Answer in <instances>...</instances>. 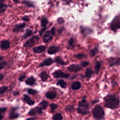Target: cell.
Wrapping results in <instances>:
<instances>
[{
  "instance_id": "obj_1",
  "label": "cell",
  "mask_w": 120,
  "mask_h": 120,
  "mask_svg": "<svg viewBox=\"0 0 120 120\" xmlns=\"http://www.w3.org/2000/svg\"><path fill=\"white\" fill-rule=\"evenodd\" d=\"M105 101V106L107 108L113 109L117 106L119 104V100L114 95H107L104 98Z\"/></svg>"
},
{
  "instance_id": "obj_2",
  "label": "cell",
  "mask_w": 120,
  "mask_h": 120,
  "mask_svg": "<svg viewBox=\"0 0 120 120\" xmlns=\"http://www.w3.org/2000/svg\"><path fill=\"white\" fill-rule=\"evenodd\" d=\"M89 105L86 101V97H84L78 103L77 108L78 112L82 114H86L88 113Z\"/></svg>"
},
{
  "instance_id": "obj_3",
  "label": "cell",
  "mask_w": 120,
  "mask_h": 120,
  "mask_svg": "<svg viewBox=\"0 0 120 120\" xmlns=\"http://www.w3.org/2000/svg\"><path fill=\"white\" fill-rule=\"evenodd\" d=\"M93 117L97 120H101L104 117V111L102 107L99 105H96L92 110Z\"/></svg>"
},
{
  "instance_id": "obj_4",
  "label": "cell",
  "mask_w": 120,
  "mask_h": 120,
  "mask_svg": "<svg viewBox=\"0 0 120 120\" xmlns=\"http://www.w3.org/2000/svg\"><path fill=\"white\" fill-rule=\"evenodd\" d=\"M55 34V29L52 28L51 30L47 31L43 37V40L45 43H48L52 41Z\"/></svg>"
},
{
  "instance_id": "obj_5",
  "label": "cell",
  "mask_w": 120,
  "mask_h": 120,
  "mask_svg": "<svg viewBox=\"0 0 120 120\" xmlns=\"http://www.w3.org/2000/svg\"><path fill=\"white\" fill-rule=\"evenodd\" d=\"M52 75L54 78H68L69 77V75L65 73L60 70H57L55 71L53 73Z\"/></svg>"
},
{
  "instance_id": "obj_6",
  "label": "cell",
  "mask_w": 120,
  "mask_h": 120,
  "mask_svg": "<svg viewBox=\"0 0 120 120\" xmlns=\"http://www.w3.org/2000/svg\"><path fill=\"white\" fill-rule=\"evenodd\" d=\"M42 108L40 107H36L32 108L28 112V114L30 115H35L37 114H40L42 113Z\"/></svg>"
},
{
  "instance_id": "obj_7",
  "label": "cell",
  "mask_w": 120,
  "mask_h": 120,
  "mask_svg": "<svg viewBox=\"0 0 120 120\" xmlns=\"http://www.w3.org/2000/svg\"><path fill=\"white\" fill-rule=\"evenodd\" d=\"M38 40V38L37 36H33L32 38L28 40L24 45L25 47H30L32 46L36 41Z\"/></svg>"
},
{
  "instance_id": "obj_8",
  "label": "cell",
  "mask_w": 120,
  "mask_h": 120,
  "mask_svg": "<svg viewBox=\"0 0 120 120\" xmlns=\"http://www.w3.org/2000/svg\"><path fill=\"white\" fill-rule=\"evenodd\" d=\"M68 69L70 72H76L81 69V67L78 64H72L68 67Z\"/></svg>"
},
{
  "instance_id": "obj_9",
  "label": "cell",
  "mask_w": 120,
  "mask_h": 120,
  "mask_svg": "<svg viewBox=\"0 0 120 120\" xmlns=\"http://www.w3.org/2000/svg\"><path fill=\"white\" fill-rule=\"evenodd\" d=\"M53 62V60L51 58H48L45 59L39 65V67H42L44 66H48L51 65Z\"/></svg>"
},
{
  "instance_id": "obj_10",
  "label": "cell",
  "mask_w": 120,
  "mask_h": 120,
  "mask_svg": "<svg viewBox=\"0 0 120 120\" xmlns=\"http://www.w3.org/2000/svg\"><path fill=\"white\" fill-rule=\"evenodd\" d=\"M16 108H13L9 114V118L10 119H15L19 117V114L16 112Z\"/></svg>"
},
{
  "instance_id": "obj_11",
  "label": "cell",
  "mask_w": 120,
  "mask_h": 120,
  "mask_svg": "<svg viewBox=\"0 0 120 120\" xmlns=\"http://www.w3.org/2000/svg\"><path fill=\"white\" fill-rule=\"evenodd\" d=\"M10 47V43L8 40H3L0 43V47L3 50H7Z\"/></svg>"
},
{
  "instance_id": "obj_12",
  "label": "cell",
  "mask_w": 120,
  "mask_h": 120,
  "mask_svg": "<svg viewBox=\"0 0 120 120\" xmlns=\"http://www.w3.org/2000/svg\"><path fill=\"white\" fill-rule=\"evenodd\" d=\"M45 46L44 45H40L35 47L33 48V51L36 53H39L43 52L45 49Z\"/></svg>"
},
{
  "instance_id": "obj_13",
  "label": "cell",
  "mask_w": 120,
  "mask_h": 120,
  "mask_svg": "<svg viewBox=\"0 0 120 120\" xmlns=\"http://www.w3.org/2000/svg\"><path fill=\"white\" fill-rule=\"evenodd\" d=\"M23 100L29 105H33L35 103V102L33 100H32L29 96L27 95H23Z\"/></svg>"
},
{
  "instance_id": "obj_14",
  "label": "cell",
  "mask_w": 120,
  "mask_h": 120,
  "mask_svg": "<svg viewBox=\"0 0 120 120\" xmlns=\"http://www.w3.org/2000/svg\"><path fill=\"white\" fill-rule=\"evenodd\" d=\"M59 50V49L57 47L55 46H51L49 47L48 49V53L50 54H54L56 52H57Z\"/></svg>"
},
{
  "instance_id": "obj_15",
  "label": "cell",
  "mask_w": 120,
  "mask_h": 120,
  "mask_svg": "<svg viewBox=\"0 0 120 120\" xmlns=\"http://www.w3.org/2000/svg\"><path fill=\"white\" fill-rule=\"evenodd\" d=\"M56 96V92L53 91H48L45 94L46 97L47 98H48L49 99H53L54 98H55Z\"/></svg>"
},
{
  "instance_id": "obj_16",
  "label": "cell",
  "mask_w": 120,
  "mask_h": 120,
  "mask_svg": "<svg viewBox=\"0 0 120 120\" xmlns=\"http://www.w3.org/2000/svg\"><path fill=\"white\" fill-rule=\"evenodd\" d=\"M54 61L58 64L61 65H64L67 64V63L64 61L63 59L60 56H57L54 59Z\"/></svg>"
},
{
  "instance_id": "obj_17",
  "label": "cell",
  "mask_w": 120,
  "mask_h": 120,
  "mask_svg": "<svg viewBox=\"0 0 120 120\" xmlns=\"http://www.w3.org/2000/svg\"><path fill=\"white\" fill-rule=\"evenodd\" d=\"M25 24L24 23L16 25L14 29H13V31L15 32H18L19 31H20L25 27Z\"/></svg>"
},
{
  "instance_id": "obj_18",
  "label": "cell",
  "mask_w": 120,
  "mask_h": 120,
  "mask_svg": "<svg viewBox=\"0 0 120 120\" xmlns=\"http://www.w3.org/2000/svg\"><path fill=\"white\" fill-rule=\"evenodd\" d=\"M81 87V83L79 82H74L72 85L71 88L73 90H77L80 88Z\"/></svg>"
},
{
  "instance_id": "obj_19",
  "label": "cell",
  "mask_w": 120,
  "mask_h": 120,
  "mask_svg": "<svg viewBox=\"0 0 120 120\" xmlns=\"http://www.w3.org/2000/svg\"><path fill=\"white\" fill-rule=\"evenodd\" d=\"M39 76L40 77V78L42 80V81L43 82H45L47 80V78H48V75L47 74V73L44 71V72H42L40 75H39Z\"/></svg>"
},
{
  "instance_id": "obj_20",
  "label": "cell",
  "mask_w": 120,
  "mask_h": 120,
  "mask_svg": "<svg viewBox=\"0 0 120 120\" xmlns=\"http://www.w3.org/2000/svg\"><path fill=\"white\" fill-rule=\"evenodd\" d=\"M93 74V72L90 68H87L85 71V76L88 79H90L91 77Z\"/></svg>"
},
{
  "instance_id": "obj_21",
  "label": "cell",
  "mask_w": 120,
  "mask_h": 120,
  "mask_svg": "<svg viewBox=\"0 0 120 120\" xmlns=\"http://www.w3.org/2000/svg\"><path fill=\"white\" fill-rule=\"evenodd\" d=\"M57 84L60 86L62 88H66L67 87V83L63 80H59L57 83Z\"/></svg>"
},
{
  "instance_id": "obj_22",
  "label": "cell",
  "mask_w": 120,
  "mask_h": 120,
  "mask_svg": "<svg viewBox=\"0 0 120 120\" xmlns=\"http://www.w3.org/2000/svg\"><path fill=\"white\" fill-rule=\"evenodd\" d=\"M35 79L32 76H31L26 81V83L27 85H31L35 83Z\"/></svg>"
},
{
  "instance_id": "obj_23",
  "label": "cell",
  "mask_w": 120,
  "mask_h": 120,
  "mask_svg": "<svg viewBox=\"0 0 120 120\" xmlns=\"http://www.w3.org/2000/svg\"><path fill=\"white\" fill-rule=\"evenodd\" d=\"M101 67V63L99 61H97L95 65V70L96 74H98Z\"/></svg>"
},
{
  "instance_id": "obj_24",
  "label": "cell",
  "mask_w": 120,
  "mask_h": 120,
  "mask_svg": "<svg viewBox=\"0 0 120 120\" xmlns=\"http://www.w3.org/2000/svg\"><path fill=\"white\" fill-rule=\"evenodd\" d=\"M47 105H48V102L45 100H44L41 102L39 104V106L42 108V109H45L46 108Z\"/></svg>"
},
{
  "instance_id": "obj_25",
  "label": "cell",
  "mask_w": 120,
  "mask_h": 120,
  "mask_svg": "<svg viewBox=\"0 0 120 120\" xmlns=\"http://www.w3.org/2000/svg\"><path fill=\"white\" fill-rule=\"evenodd\" d=\"M54 120H62V116L60 113H56L52 117Z\"/></svg>"
},
{
  "instance_id": "obj_26",
  "label": "cell",
  "mask_w": 120,
  "mask_h": 120,
  "mask_svg": "<svg viewBox=\"0 0 120 120\" xmlns=\"http://www.w3.org/2000/svg\"><path fill=\"white\" fill-rule=\"evenodd\" d=\"M32 32L31 30H27L26 32L24 34V35L23 36V38H27V37L31 36L32 35Z\"/></svg>"
},
{
  "instance_id": "obj_27",
  "label": "cell",
  "mask_w": 120,
  "mask_h": 120,
  "mask_svg": "<svg viewBox=\"0 0 120 120\" xmlns=\"http://www.w3.org/2000/svg\"><path fill=\"white\" fill-rule=\"evenodd\" d=\"M50 108H51V111L52 112H54V111H55V110L58 107V105L55 104H54V103H52V104H51L50 105Z\"/></svg>"
},
{
  "instance_id": "obj_28",
  "label": "cell",
  "mask_w": 120,
  "mask_h": 120,
  "mask_svg": "<svg viewBox=\"0 0 120 120\" xmlns=\"http://www.w3.org/2000/svg\"><path fill=\"white\" fill-rule=\"evenodd\" d=\"M8 88V87L5 86L0 87V95L4 93L7 90Z\"/></svg>"
},
{
  "instance_id": "obj_29",
  "label": "cell",
  "mask_w": 120,
  "mask_h": 120,
  "mask_svg": "<svg viewBox=\"0 0 120 120\" xmlns=\"http://www.w3.org/2000/svg\"><path fill=\"white\" fill-rule=\"evenodd\" d=\"M41 22L42 26H43V27H45V25L47 23V19L45 17H43L41 19Z\"/></svg>"
},
{
  "instance_id": "obj_30",
  "label": "cell",
  "mask_w": 120,
  "mask_h": 120,
  "mask_svg": "<svg viewBox=\"0 0 120 120\" xmlns=\"http://www.w3.org/2000/svg\"><path fill=\"white\" fill-rule=\"evenodd\" d=\"M73 109H74V106L72 105H68L65 108V110L67 112H72L73 111Z\"/></svg>"
},
{
  "instance_id": "obj_31",
  "label": "cell",
  "mask_w": 120,
  "mask_h": 120,
  "mask_svg": "<svg viewBox=\"0 0 120 120\" xmlns=\"http://www.w3.org/2000/svg\"><path fill=\"white\" fill-rule=\"evenodd\" d=\"M27 91L30 94H31V95H34L37 92L36 90H35L33 89H28L27 90Z\"/></svg>"
},
{
  "instance_id": "obj_32",
  "label": "cell",
  "mask_w": 120,
  "mask_h": 120,
  "mask_svg": "<svg viewBox=\"0 0 120 120\" xmlns=\"http://www.w3.org/2000/svg\"><path fill=\"white\" fill-rule=\"evenodd\" d=\"M23 3H24V4H25L26 5H27L29 7H32V6H33L32 3H31V2L29 1H23Z\"/></svg>"
},
{
  "instance_id": "obj_33",
  "label": "cell",
  "mask_w": 120,
  "mask_h": 120,
  "mask_svg": "<svg viewBox=\"0 0 120 120\" xmlns=\"http://www.w3.org/2000/svg\"><path fill=\"white\" fill-rule=\"evenodd\" d=\"M7 62L6 61H2L0 63V70L3 69L6 66Z\"/></svg>"
},
{
  "instance_id": "obj_34",
  "label": "cell",
  "mask_w": 120,
  "mask_h": 120,
  "mask_svg": "<svg viewBox=\"0 0 120 120\" xmlns=\"http://www.w3.org/2000/svg\"><path fill=\"white\" fill-rule=\"evenodd\" d=\"M84 56H85V55L83 54H82V53L78 54L75 55V57L77 59H82V58H83Z\"/></svg>"
},
{
  "instance_id": "obj_35",
  "label": "cell",
  "mask_w": 120,
  "mask_h": 120,
  "mask_svg": "<svg viewBox=\"0 0 120 120\" xmlns=\"http://www.w3.org/2000/svg\"><path fill=\"white\" fill-rule=\"evenodd\" d=\"M81 65L83 67H86L88 65H89V63L87 61H82L81 62Z\"/></svg>"
},
{
  "instance_id": "obj_36",
  "label": "cell",
  "mask_w": 120,
  "mask_h": 120,
  "mask_svg": "<svg viewBox=\"0 0 120 120\" xmlns=\"http://www.w3.org/2000/svg\"><path fill=\"white\" fill-rule=\"evenodd\" d=\"M57 22L59 24H61V23H63L64 22V20L62 18H59L57 20Z\"/></svg>"
},
{
  "instance_id": "obj_37",
  "label": "cell",
  "mask_w": 120,
  "mask_h": 120,
  "mask_svg": "<svg viewBox=\"0 0 120 120\" xmlns=\"http://www.w3.org/2000/svg\"><path fill=\"white\" fill-rule=\"evenodd\" d=\"M69 45L70 46H73V39L72 38H71L69 40V42H68Z\"/></svg>"
},
{
  "instance_id": "obj_38",
  "label": "cell",
  "mask_w": 120,
  "mask_h": 120,
  "mask_svg": "<svg viewBox=\"0 0 120 120\" xmlns=\"http://www.w3.org/2000/svg\"><path fill=\"white\" fill-rule=\"evenodd\" d=\"M96 53V52H95V51L93 50H91L90 51V54L91 55V56H94L95 55Z\"/></svg>"
},
{
  "instance_id": "obj_39",
  "label": "cell",
  "mask_w": 120,
  "mask_h": 120,
  "mask_svg": "<svg viewBox=\"0 0 120 120\" xmlns=\"http://www.w3.org/2000/svg\"><path fill=\"white\" fill-rule=\"evenodd\" d=\"M25 75H21L19 78V80L20 81H22V80L25 78Z\"/></svg>"
},
{
  "instance_id": "obj_40",
  "label": "cell",
  "mask_w": 120,
  "mask_h": 120,
  "mask_svg": "<svg viewBox=\"0 0 120 120\" xmlns=\"http://www.w3.org/2000/svg\"><path fill=\"white\" fill-rule=\"evenodd\" d=\"M6 110V108L5 107H2L0 108V112H5Z\"/></svg>"
},
{
  "instance_id": "obj_41",
  "label": "cell",
  "mask_w": 120,
  "mask_h": 120,
  "mask_svg": "<svg viewBox=\"0 0 120 120\" xmlns=\"http://www.w3.org/2000/svg\"><path fill=\"white\" fill-rule=\"evenodd\" d=\"M116 64L117 65H120V58L116 60Z\"/></svg>"
},
{
  "instance_id": "obj_42",
  "label": "cell",
  "mask_w": 120,
  "mask_h": 120,
  "mask_svg": "<svg viewBox=\"0 0 120 120\" xmlns=\"http://www.w3.org/2000/svg\"><path fill=\"white\" fill-rule=\"evenodd\" d=\"M22 20H24V21H28V20H29V17L27 16H24V17H23V18H22Z\"/></svg>"
},
{
  "instance_id": "obj_43",
  "label": "cell",
  "mask_w": 120,
  "mask_h": 120,
  "mask_svg": "<svg viewBox=\"0 0 120 120\" xmlns=\"http://www.w3.org/2000/svg\"><path fill=\"white\" fill-rule=\"evenodd\" d=\"M6 7V5L3 4H0V8H5Z\"/></svg>"
},
{
  "instance_id": "obj_44",
  "label": "cell",
  "mask_w": 120,
  "mask_h": 120,
  "mask_svg": "<svg viewBox=\"0 0 120 120\" xmlns=\"http://www.w3.org/2000/svg\"><path fill=\"white\" fill-rule=\"evenodd\" d=\"M35 119H36L35 117H31V118H28V119H26V120H35Z\"/></svg>"
},
{
  "instance_id": "obj_45",
  "label": "cell",
  "mask_w": 120,
  "mask_h": 120,
  "mask_svg": "<svg viewBox=\"0 0 120 120\" xmlns=\"http://www.w3.org/2000/svg\"><path fill=\"white\" fill-rule=\"evenodd\" d=\"M5 10V8H0V13L4 12Z\"/></svg>"
},
{
  "instance_id": "obj_46",
  "label": "cell",
  "mask_w": 120,
  "mask_h": 120,
  "mask_svg": "<svg viewBox=\"0 0 120 120\" xmlns=\"http://www.w3.org/2000/svg\"><path fill=\"white\" fill-rule=\"evenodd\" d=\"M19 94V92L18 91H14L13 92V94L14 95H16L17 94Z\"/></svg>"
},
{
  "instance_id": "obj_47",
  "label": "cell",
  "mask_w": 120,
  "mask_h": 120,
  "mask_svg": "<svg viewBox=\"0 0 120 120\" xmlns=\"http://www.w3.org/2000/svg\"><path fill=\"white\" fill-rule=\"evenodd\" d=\"M3 79V75L0 74V80H1Z\"/></svg>"
},
{
  "instance_id": "obj_48",
  "label": "cell",
  "mask_w": 120,
  "mask_h": 120,
  "mask_svg": "<svg viewBox=\"0 0 120 120\" xmlns=\"http://www.w3.org/2000/svg\"><path fill=\"white\" fill-rule=\"evenodd\" d=\"M45 29H43V30H41V31H42V32H40V35H41L42 34L43 32L45 31Z\"/></svg>"
},
{
  "instance_id": "obj_49",
  "label": "cell",
  "mask_w": 120,
  "mask_h": 120,
  "mask_svg": "<svg viewBox=\"0 0 120 120\" xmlns=\"http://www.w3.org/2000/svg\"><path fill=\"white\" fill-rule=\"evenodd\" d=\"M3 118V116L2 114H1V113H0V120H1Z\"/></svg>"
},
{
  "instance_id": "obj_50",
  "label": "cell",
  "mask_w": 120,
  "mask_h": 120,
  "mask_svg": "<svg viewBox=\"0 0 120 120\" xmlns=\"http://www.w3.org/2000/svg\"><path fill=\"white\" fill-rule=\"evenodd\" d=\"M3 59V57H2V56H0V61L2 60Z\"/></svg>"
},
{
  "instance_id": "obj_51",
  "label": "cell",
  "mask_w": 120,
  "mask_h": 120,
  "mask_svg": "<svg viewBox=\"0 0 120 120\" xmlns=\"http://www.w3.org/2000/svg\"><path fill=\"white\" fill-rule=\"evenodd\" d=\"M5 0H0V4L2 3Z\"/></svg>"
},
{
  "instance_id": "obj_52",
  "label": "cell",
  "mask_w": 120,
  "mask_h": 120,
  "mask_svg": "<svg viewBox=\"0 0 120 120\" xmlns=\"http://www.w3.org/2000/svg\"><path fill=\"white\" fill-rule=\"evenodd\" d=\"M13 1H15V2H18V0H13Z\"/></svg>"
}]
</instances>
